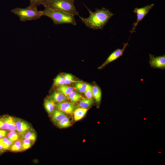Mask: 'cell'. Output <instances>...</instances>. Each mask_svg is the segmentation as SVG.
Masks as SVG:
<instances>
[{
    "label": "cell",
    "instance_id": "6da1fadb",
    "mask_svg": "<svg viewBox=\"0 0 165 165\" xmlns=\"http://www.w3.org/2000/svg\"><path fill=\"white\" fill-rule=\"evenodd\" d=\"M85 6L89 13V16L85 18L79 16L86 27L93 29H102L109 20L114 15L112 13L104 7L101 9H96L94 12H92Z\"/></svg>",
    "mask_w": 165,
    "mask_h": 165
},
{
    "label": "cell",
    "instance_id": "7a4b0ae2",
    "mask_svg": "<svg viewBox=\"0 0 165 165\" xmlns=\"http://www.w3.org/2000/svg\"><path fill=\"white\" fill-rule=\"evenodd\" d=\"M75 0H45V8L55 9L72 15L79 16L74 5Z\"/></svg>",
    "mask_w": 165,
    "mask_h": 165
},
{
    "label": "cell",
    "instance_id": "3957f363",
    "mask_svg": "<svg viewBox=\"0 0 165 165\" xmlns=\"http://www.w3.org/2000/svg\"><path fill=\"white\" fill-rule=\"evenodd\" d=\"M43 15L47 16L53 20L56 25L64 24L76 25L74 16L57 10L45 8L43 10Z\"/></svg>",
    "mask_w": 165,
    "mask_h": 165
},
{
    "label": "cell",
    "instance_id": "277c9868",
    "mask_svg": "<svg viewBox=\"0 0 165 165\" xmlns=\"http://www.w3.org/2000/svg\"><path fill=\"white\" fill-rule=\"evenodd\" d=\"M11 12L18 16L20 21L36 20L43 15V11H38L37 8H31L29 6L24 8L17 7L12 9Z\"/></svg>",
    "mask_w": 165,
    "mask_h": 165
},
{
    "label": "cell",
    "instance_id": "5b68a950",
    "mask_svg": "<svg viewBox=\"0 0 165 165\" xmlns=\"http://www.w3.org/2000/svg\"><path fill=\"white\" fill-rule=\"evenodd\" d=\"M154 6V4L152 3L142 7L140 8L136 7L134 9L133 11L136 14L137 18L136 21L134 24L132 29L130 31L131 33L134 31L139 23L143 19Z\"/></svg>",
    "mask_w": 165,
    "mask_h": 165
},
{
    "label": "cell",
    "instance_id": "8992f818",
    "mask_svg": "<svg viewBox=\"0 0 165 165\" xmlns=\"http://www.w3.org/2000/svg\"><path fill=\"white\" fill-rule=\"evenodd\" d=\"M128 45V42L123 43L122 49H117L115 50L109 55L105 62L98 68V69L103 68L107 65L122 56L126 48Z\"/></svg>",
    "mask_w": 165,
    "mask_h": 165
},
{
    "label": "cell",
    "instance_id": "52a82bcc",
    "mask_svg": "<svg viewBox=\"0 0 165 165\" xmlns=\"http://www.w3.org/2000/svg\"><path fill=\"white\" fill-rule=\"evenodd\" d=\"M149 63L151 67L154 68L165 69V55L155 57L151 54L149 55Z\"/></svg>",
    "mask_w": 165,
    "mask_h": 165
},
{
    "label": "cell",
    "instance_id": "ba28073f",
    "mask_svg": "<svg viewBox=\"0 0 165 165\" xmlns=\"http://www.w3.org/2000/svg\"><path fill=\"white\" fill-rule=\"evenodd\" d=\"M55 107L58 109L66 114L72 115L76 109L75 105L74 103L67 101L57 103Z\"/></svg>",
    "mask_w": 165,
    "mask_h": 165
},
{
    "label": "cell",
    "instance_id": "9c48e42d",
    "mask_svg": "<svg viewBox=\"0 0 165 165\" xmlns=\"http://www.w3.org/2000/svg\"><path fill=\"white\" fill-rule=\"evenodd\" d=\"M15 120L16 130L19 135H23L31 130L30 125L28 123L19 119H15Z\"/></svg>",
    "mask_w": 165,
    "mask_h": 165
},
{
    "label": "cell",
    "instance_id": "30bf717a",
    "mask_svg": "<svg viewBox=\"0 0 165 165\" xmlns=\"http://www.w3.org/2000/svg\"><path fill=\"white\" fill-rule=\"evenodd\" d=\"M50 99L56 103L68 101V100L67 96L58 90L53 93L50 95Z\"/></svg>",
    "mask_w": 165,
    "mask_h": 165
},
{
    "label": "cell",
    "instance_id": "8fae6325",
    "mask_svg": "<svg viewBox=\"0 0 165 165\" xmlns=\"http://www.w3.org/2000/svg\"><path fill=\"white\" fill-rule=\"evenodd\" d=\"M67 116L66 113L56 108L52 114L51 119L53 122L57 123Z\"/></svg>",
    "mask_w": 165,
    "mask_h": 165
},
{
    "label": "cell",
    "instance_id": "7c38bea8",
    "mask_svg": "<svg viewBox=\"0 0 165 165\" xmlns=\"http://www.w3.org/2000/svg\"><path fill=\"white\" fill-rule=\"evenodd\" d=\"M89 109V108H85L82 107L76 108L73 113L74 120L78 121L82 119Z\"/></svg>",
    "mask_w": 165,
    "mask_h": 165
},
{
    "label": "cell",
    "instance_id": "4fadbf2b",
    "mask_svg": "<svg viewBox=\"0 0 165 165\" xmlns=\"http://www.w3.org/2000/svg\"><path fill=\"white\" fill-rule=\"evenodd\" d=\"M3 117L7 124V130L10 131H15L16 130L15 119L8 116H5Z\"/></svg>",
    "mask_w": 165,
    "mask_h": 165
},
{
    "label": "cell",
    "instance_id": "5bb4252c",
    "mask_svg": "<svg viewBox=\"0 0 165 165\" xmlns=\"http://www.w3.org/2000/svg\"><path fill=\"white\" fill-rule=\"evenodd\" d=\"M92 94L97 103L99 104L101 100L102 93L101 88L98 86L94 85L92 86Z\"/></svg>",
    "mask_w": 165,
    "mask_h": 165
},
{
    "label": "cell",
    "instance_id": "9a60e30c",
    "mask_svg": "<svg viewBox=\"0 0 165 165\" xmlns=\"http://www.w3.org/2000/svg\"><path fill=\"white\" fill-rule=\"evenodd\" d=\"M44 105L48 114L52 115L55 108V103L50 99H46L44 101Z\"/></svg>",
    "mask_w": 165,
    "mask_h": 165
},
{
    "label": "cell",
    "instance_id": "2e32d148",
    "mask_svg": "<svg viewBox=\"0 0 165 165\" xmlns=\"http://www.w3.org/2000/svg\"><path fill=\"white\" fill-rule=\"evenodd\" d=\"M68 99L73 103L79 101L83 98L79 93L74 91H72L67 96Z\"/></svg>",
    "mask_w": 165,
    "mask_h": 165
},
{
    "label": "cell",
    "instance_id": "e0dca14e",
    "mask_svg": "<svg viewBox=\"0 0 165 165\" xmlns=\"http://www.w3.org/2000/svg\"><path fill=\"white\" fill-rule=\"evenodd\" d=\"M74 88L71 86L64 85L58 86L57 90L66 96L74 90Z\"/></svg>",
    "mask_w": 165,
    "mask_h": 165
},
{
    "label": "cell",
    "instance_id": "ac0fdd59",
    "mask_svg": "<svg viewBox=\"0 0 165 165\" xmlns=\"http://www.w3.org/2000/svg\"><path fill=\"white\" fill-rule=\"evenodd\" d=\"M94 102V101L93 99L83 98L79 101L78 105L80 107L88 108L92 106Z\"/></svg>",
    "mask_w": 165,
    "mask_h": 165
},
{
    "label": "cell",
    "instance_id": "d6986e66",
    "mask_svg": "<svg viewBox=\"0 0 165 165\" xmlns=\"http://www.w3.org/2000/svg\"><path fill=\"white\" fill-rule=\"evenodd\" d=\"M10 150L13 152H19L22 151V140H17L14 142L11 146Z\"/></svg>",
    "mask_w": 165,
    "mask_h": 165
},
{
    "label": "cell",
    "instance_id": "ffe728a7",
    "mask_svg": "<svg viewBox=\"0 0 165 165\" xmlns=\"http://www.w3.org/2000/svg\"><path fill=\"white\" fill-rule=\"evenodd\" d=\"M14 142L7 138L0 139V143L3 146L4 151L9 149L11 146Z\"/></svg>",
    "mask_w": 165,
    "mask_h": 165
},
{
    "label": "cell",
    "instance_id": "44dd1931",
    "mask_svg": "<svg viewBox=\"0 0 165 165\" xmlns=\"http://www.w3.org/2000/svg\"><path fill=\"white\" fill-rule=\"evenodd\" d=\"M57 124L58 127L61 128L69 127L72 125L69 119L67 116L59 122Z\"/></svg>",
    "mask_w": 165,
    "mask_h": 165
},
{
    "label": "cell",
    "instance_id": "7402d4cb",
    "mask_svg": "<svg viewBox=\"0 0 165 165\" xmlns=\"http://www.w3.org/2000/svg\"><path fill=\"white\" fill-rule=\"evenodd\" d=\"M87 85L88 84L85 83L77 82L75 83V88L79 92L84 93L86 89Z\"/></svg>",
    "mask_w": 165,
    "mask_h": 165
},
{
    "label": "cell",
    "instance_id": "603a6c76",
    "mask_svg": "<svg viewBox=\"0 0 165 165\" xmlns=\"http://www.w3.org/2000/svg\"><path fill=\"white\" fill-rule=\"evenodd\" d=\"M34 142L28 139L24 138V139L22 140V151L30 148Z\"/></svg>",
    "mask_w": 165,
    "mask_h": 165
},
{
    "label": "cell",
    "instance_id": "cb8c5ba5",
    "mask_svg": "<svg viewBox=\"0 0 165 165\" xmlns=\"http://www.w3.org/2000/svg\"><path fill=\"white\" fill-rule=\"evenodd\" d=\"M23 135V138L30 139L35 141L36 138V134L35 132L31 130L26 132Z\"/></svg>",
    "mask_w": 165,
    "mask_h": 165
},
{
    "label": "cell",
    "instance_id": "d4e9b609",
    "mask_svg": "<svg viewBox=\"0 0 165 165\" xmlns=\"http://www.w3.org/2000/svg\"><path fill=\"white\" fill-rule=\"evenodd\" d=\"M65 84V80L62 75H59L57 76L54 80V85L55 86H58Z\"/></svg>",
    "mask_w": 165,
    "mask_h": 165
},
{
    "label": "cell",
    "instance_id": "484cf974",
    "mask_svg": "<svg viewBox=\"0 0 165 165\" xmlns=\"http://www.w3.org/2000/svg\"><path fill=\"white\" fill-rule=\"evenodd\" d=\"M7 138L12 141L14 142L19 140V134L15 131H10L8 134Z\"/></svg>",
    "mask_w": 165,
    "mask_h": 165
},
{
    "label": "cell",
    "instance_id": "4316f807",
    "mask_svg": "<svg viewBox=\"0 0 165 165\" xmlns=\"http://www.w3.org/2000/svg\"><path fill=\"white\" fill-rule=\"evenodd\" d=\"M62 76L64 79L66 85H68L74 82H77L74 80L73 76L70 74H65Z\"/></svg>",
    "mask_w": 165,
    "mask_h": 165
},
{
    "label": "cell",
    "instance_id": "83f0119b",
    "mask_svg": "<svg viewBox=\"0 0 165 165\" xmlns=\"http://www.w3.org/2000/svg\"><path fill=\"white\" fill-rule=\"evenodd\" d=\"M29 7L31 8L36 7L40 5H43L45 0H29Z\"/></svg>",
    "mask_w": 165,
    "mask_h": 165
},
{
    "label": "cell",
    "instance_id": "f1b7e54d",
    "mask_svg": "<svg viewBox=\"0 0 165 165\" xmlns=\"http://www.w3.org/2000/svg\"><path fill=\"white\" fill-rule=\"evenodd\" d=\"M84 93L87 98L93 99L92 86L88 84L86 89Z\"/></svg>",
    "mask_w": 165,
    "mask_h": 165
},
{
    "label": "cell",
    "instance_id": "f546056e",
    "mask_svg": "<svg viewBox=\"0 0 165 165\" xmlns=\"http://www.w3.org/2000/svg\"><path fill=\"white\" fill-rule=\"evenodd\" d=\"M0 129L2 130L8 129L7 124L3 117L0 118Z\"/></svg>",
    "mask_w": 165,
    "mask_h": 165
},
{
    "label": "cell",
    "instance_id": "4dcf8cb0",
    "mask_svg": "<svg viewBox=\"0 0 165 165\" xmlns=\"http://www.w3.org/2000/svg\"><path fill=\"white\" fill-rule=\"evenodd\" d=\"M7 134L8 132L5 130H0V139L5 137Z\"/></svg>",
    "mask_w": 165,
    "mask_h": 165
},
{
    "label": "cell",
    "instance_id": "1f68e13d",
    "mask_svg": "<svg viewBox=\"0 0 165 165\" xmlns=\"http://www.w3.org/2000/svg\"><path fill=\"white\" fill-rule=\"evenodd\" d=\"M2 152V151H1L0 150V152Z\"/></svg>",
    "mask_w": 165,
    "mask_h": 165
}]
</instances>
